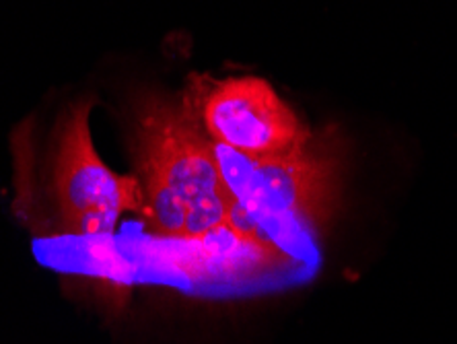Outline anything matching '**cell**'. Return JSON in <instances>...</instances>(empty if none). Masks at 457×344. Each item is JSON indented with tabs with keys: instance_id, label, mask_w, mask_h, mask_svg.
Segmentation results:
<instances>
[{
	"instance_id": "cell-1",
	"label": "cell",
	"mask_w": 457,
	"mask_h": 344,
	"mask_svg": "<svg viewBox=\"0 0 457 344\" xmlns=\"http://www.w3.org/2000/svg\"><path fill=\"white\" fill-rule=\"evenodd\" d=\"M184 105L212 143L250 161L309 145L307 128L264 79H194Z\"/></svg>"
},
{
	"instance_id": "cell-2",
	"label": "cell",
	"mask_w": 457,
	"mask_h": 344,
	"mask_svg": "<svg viewBox=\"0 0 457 344\" xmlns=\"http://www.w3.org/2000/svg\"><path fill=\"white\" fill-rule=\"evenodd\" d=\"M89 104H79L60 124L54 190L66 227L77 235H110L124 213H140L143 184L132 175H118L93 147Z\"/></svg>"
},
{
	"instance_id": "cell-3",
	"label": "cell",
	"mask_w": 457,
	"mask_h": 344,
	"mask_svg": "<svg viewBox=\"0 0 457 344\" xmlns=\"http://www.w3.org/2000/svg\"><path fill=\"white\" fill-rule=\"evenodd\" d=\"M140 178L178 192L186 205L227 190L212 140L187 107L145 99L137 112Z\"/></svg>"
},
{
	"instance_id": "cell-4",
	"label": "cell",
	"mask_w": 457,
	"mask_h": 344,
	"mask_svg": "<svg viewBox=\"0 0 457 344\" xmlns=\"http://www.w3.org/2000/svg\"><path fill=\"white\" fill-rule=\"evenodd\" d=\"M334 194V170L330 161L309 151H297L247 159L237 198L255 221L266 222H315L328 213Z\"/></svg>"
},
{
	"instance_id": "cell-5",
	"label": "cell",
	"mask_w": 457,
	"mask_h": 344,
	"mask_svg": "<svg viewBox=\"0 0 457 344\" xmlns=\"http://www.w3.org/2000/svg\"><path fill=\"white\" fill-rule=\"evenodd\" d=\"M237 205L239 198L235 197L231 188L190 202L186 211V222L179 244H198V241L206 239L208 235L228 227Z\"/></svg>"
}]
</instances>
